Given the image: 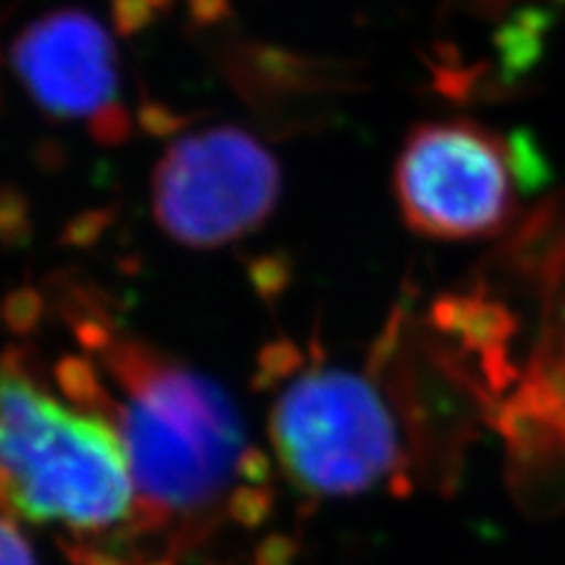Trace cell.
Masks as SVG:
<instances>
[{
    "mask_svg": "<svg viewBox=\"0 0 565 565\" xmlns=\"http://www.w3.org/2000/svg\"><path fill=\"white\" fill-rule=\"evenodd\" d=\"M149 3L156 8V10H166L170 6V0H149Z\"/></svg>",
    "mask_w": 565,
    "mask_h": 565,
    "instance_id": "cell-11",
    "label": "cell"
},
{
    "mask_svg": "<svg viewBox=\"0 0 565 565\" xmlns=\"http://www.w3.org/2000/svg\"><path fill=\"white\" fill-rule=\"evenodd\" d=\"M0 535H3L0 537V565H39L35 563L26 535L22 533V527L17 525L10 511H6Z\"/></svg>",
    "mask_w": 565,
    "mask_h": 565,
    "instance_id": "cell-8",
    "label": "cell"
},
{
    "mask_svg": "<svg viewBox=\"0 0 565 565\" xmlns=\"http://www.w3.org/2000/svg\"><path fill=\"white\" fill-rule=\"evenodd\" d=\"M6 511L76 537H99L135 519L128 455L104 417L66 405L35 382L10 349L0 396Z\"/></svg>",
    "mask_w": 565,
    "mask_h": 565,
    "instance_id": "cell-2",
    "label": "cell"
},
{
    "mask_svg": "<svg viewBox=\"0 0 565 565\" xmlns=\"http://www.w3.org/2000/svg\"><path fill=\"white\" fill-rule=\"evenodd\" d=\"M511 483L521 504L540 516L565 511V448L533 462L514 465Z\"/></svg>",
    "mask_w": 565,
    "mask_h": 565,
    "instance_id": "cell-7",
    "label": "cell"
},
{
    "mask_svg": "<svg viewBox=\"0 0 565 565\" xmlns=\"http://www.w3.org/2000/svg\"><path fill=\"white\" fill-rule=\"evenodd\" d=\"M156 12L158 10L149 0H114L111 3L114 24L120 35H135L137 31L149 26Z\"/></svg>",
    "mask_w": 565,
    "mask_h": 565,
    "instance_id": "cell-9",
    "label": "cell"
},
{
    "mask_svg": "<svg viewBox=\"0 0 565 565\" xmlns=\"http://www.w3.org/2000/svg\"><path fill=\"white\" fill-rule=\"evenodd\" d=\"M193 20L199 22H212L220 20V17L226 12V0H189Z\"/></svg>",
    "mask_w": 565,
    "mask_h": 565,
    "instance_id": "cell-10",
    "label": "cell"
},
{
    "mask_svg": "<svg viewBox=\"0 0 565 565\" xmlns=\"http://www.w3.org/2000/svg\"><path fill=\"white\" fill-rule=\"evenodd\" d=\"M297 351L269 353L280 380L269 413V440L288 481L316 498H356L396 488L408 457L394 411L377 380Z\"/></svg>",
    "mask_w": 565,
    "mask_h": 565,
    "instance_id": "cell-3",
    "label": "cell"
},
{
    "mask_svg": "<svg viewBox=\"0 0 565 565\" xmlns=\"http://www.w3.org/2000/svg\"><path fill=\"white\" fill-rule=\"evenodd\" d=\"M68 311L85 356L57 377L71 403L116 429L135 483L130 535L172 546L203 540L224 521L257 525L269 509L267 459L253 446L222 384L114 326L93 299Z\"/></svg>",
    "mask_w": 565,
    "mask_h": 565,
    "instance_id": "cell-1",
    "label": "cell"
},
{
    "mask_svg": "<svg viewBox=\"0 0 565 565\" xmlns=\"http://www.w3.org/2000/svg\"><path fill=\"white\" fill-rule=\"evenodd\" d=\"M280 196V166L257 137L217 126L174 139L151 177V212L177 245L212 250L253 234Z\"/></svg>",
    "mask_w": 565,
    "mask_h": 565,
    "instance_id": "cell-5",
    "label": "cell"
},
{
    "mask_svg": "<svg viewBox=\"0 0 565 565\" xmlns=\"http://www.w3.org/2000/svg\"><path fill=\"white\" fill-rule=\"evenodd\" d=\"M10 64L39 109L57 120L85 118L93 128L120 106L111 35L78 8L52 10L24 26Z\"/></svg>",
    "mask_w": 565,
    "mask_h": 565,
    "instance_id": "cell-6",
    "label": "cell"
},
{
    "mask_svg": "<svg viewBox=\"0 0 565 565\" xmlns=\"http://www.w3.org/2000/svg\"><path fill=\"white\" fill-rule=\"evenodd\" d=\"M394 189L415 234L434 241L492 238L519 212L523 184L514 141L473 120L422 122L398 153Z\"/></svg>",
    "mask_w": 565,
    "mask_h": 565,
    "instance_id": "cell-4",
    "label": "cell"
}]
</instances>
